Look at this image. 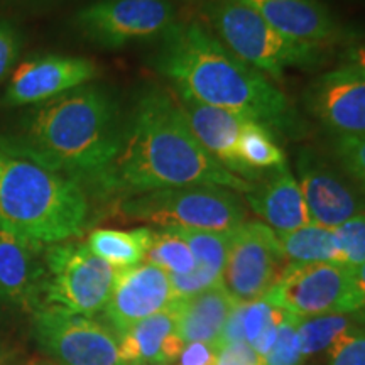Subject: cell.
I'll list each match as a JSON object with an SVG mask.
<instances>
[{"label": "cell", "mask_w": 365, "mask_h": 365, "mask_svg": "<svg viewBox=\"0 0 365 365\" xmlns=\"http://www.w3.org/2000/svg\"><path fill=\"white\" fill-rule=\"evenodd\" d=\"M95 185L105 195L125 198L191 185L222 186L242 195L254 188L196 140L178 100L161 90L137 102L117 156Z\"/></svg>", "instance_id": "1"}, {"label": "cell", "mask_w": 365, "mask_h": 365, "mask_svg": "<svg viewBox=\"0 0 365 365\" xmlns=\"http://www.w3.org/2000/svg\"><path fill=\"white\" fill-rule=\"evenodd\" d=\"M154 66L176 90L198 102L259 122L279 134H303V124L286 95L198 22H173L163 34Z\"/></svg>", "instance_id": "2"}, {"label": "cell", "mask_w": 365, "mask_h": 365, "mask_svg": "<svg viewBox=\"0 0 365 365\" xmlns=\"http://www.w3.org/2000/svg\"><path fill=\"white\" fill-rule=\"evenodd\" d=\"M14 144L76 181L95 182L122 140L117 105L97 86H80L26 113Z\"/></svg>", "instance_id": "3"}, {"label": "cell", "mask_w": 365, "mask_h": 365, "mask_svg": "<svg viewBox=\"0 0 365 365\" xmlns=\"http://www.w3.org/2000/svg\"><path fill=\"white\" fill-rule=\"evenodd\" d=\"M90 205L80 182L0 137V228L36 245L83 234Z\"/></svg>", "instance_id": "4"}, {"label": "cell", "mask_w": 365, "mask_h": 365, "mask_svg": "<svg viewBox=\"0 0 365 365\" xmlns=\"http://www.w3.org/2000/svg\"><path fill=\"white\" fill-rule=\"evenodd\" d=\"M210 19L237 58L276 80L289 68H312L319 61V46L277 33L242 0H218L210 9Z\"/></svg>", "instance_id": "5"}, {"label": "cell", "mask_w": 365, "mask_h": 365, "mask_svg": "<svg viewBox=\"0 0 365 365\" xmlns=\"http://www.w3.org/2000/svg\"><path fill=\"white\" fill-rule=\"evenodd\" d=\"M122 212L134 220L163 228L232 232L245 222V207L235 191L213 185L180 186L127 198Z\"/></svg>", "instance_id": "6"}, {"label": "cell", "mask_w": 365, "mask_h": 365, "mask_svg": "<svg viewBox=\"0 0 365 365\" xmlns=\"http://www.w3.org/2000/svg\"><path fill=\"white\" fill-rule=\"evenodd\" d=\"M117 269L80 242L53 244L44 252L41 308L93 317L110 298Z\"/></svg>", "instance_id": "7"}, {"label": "cell", "mask_w": 365, "mask_h": 365, "mask_svg": "<svg viewBox=\"0 0 365 365\" xmlns=\"http://www.w3.org/2000/svg\"><path fill=\"white\" fill-rule=\"evenodd\" d=\"M262 298L299 318L318 314L357 317L362 308L352 267L335 262H289Z\"/></svg>", "instance_id": "8"}, {"label": "cell", "mask_w": 365, "mask_h": 365, "mask_svg": "<svg viewBox=\"0 0 365 365\" xmlns=\"http://www.w3.org/2000/svg\"><path fill=\"white\" fill-rule=\"evenodd\" d=\"M34 339L56 365H125L115 333L83 314L38 309Z\"/></svg>", "instance_id": "9"}, {"label": "cell", "mask_w": 365, "mask_h": 365, "mask_svg": "<svg viewBox=\"0 0 365 365\" xmlns=\"http://www.w3.org/2000/svg\"><path fill=\"white\" fill-rule=\"evenodd\" d=\"M276 232L262 222H244L232 230L222 284L237 301L262 298L287 266Z\"/></svg>", "instance_id": "10"}, {"label": "cell", "mask_w": 365, "mask_h": 365, "mask_svg": "<svg viewBox=\"0 0 365 365\" xmlns=\"http://www.w3.org/2000/svg\"><path fill=\"white\" fill-rule=\"evenodd\" d=\"M173 22L175 12L166 0H98L76 16L81 33L105 48L164 34Z\"/></svg>", "instance_id": "11"}, {"label": "cell", "mask_w": 365, "mask_h": 365, "mask_svg": "<svg viewBox=\"0 0 365 365\" xmlns=\"http://www.w3.org/2000/svg\"><path fill=\"white\" fill-rule=\"evenodd\" d=\"M298 175L308 213L317 225L336 228L365 213V196L352 178L314 150H299Z\"/></svg>", "instance_id": "12"}, {"label": "cell", "mask_w": 365, "mask_h": 365, "mask_svg": "<svg viewBox=\"0 0 365 365\" xmlns=\"http://www.w3.org/2000/svg\"><path fill=\"white\" fill-rule=\"evenodd\" d=\"M175 301L170 274L149 262L117 269L110 298L103 308L108 328L120 339L124 333L166 309Z\"/></svg>", "instance_id": "13"}, {"label": "cell", "mask_w": 365, "mask_h": 365, "mask_svg": "<svg viewBox=\"0 0 365 365\" xmlns=\"http://www.w3.org/2000/svg\"><path fill=\"white\" fill-rule=\"evenodd\" d=\"M307 105L335 137L365 135V78L346 63L308 86Z\"/></svg>", "instance_id": "14"}, {"label": "cell", "mask_w": 365, "mask_h": 365, "mask_svg": "<svg viewBox=\"0 0 365 365\" xmlns=\"http://www.w3.org/2000/svg\"><path fill=\"white\" fill-rule=\"evenodd\" d=\"M97 76L93 61L75 56L27 59L16 68L4 93L2 107L39 105L80 88Z\"/></svg>", "instance_id": "15"}, {"label": "cell", "mask_w": 365, "mask_h": 365, "mask_svg": "<svg viewBox=\"0 0 365 365\" xmlns=\"http://www.w3.org/2000/svg\"><path fill=\"white\" fill-rule=\"evenodd\" d=\"M178 103H180L186 122L200 144L222 164L232 175L242 180L255 182L261 180L259 173L250 171L242 164L239 158V139L245 120L237 113L223 108L212 107L178 90Z\"/></svg>", "instance_id": "16"}, {"label": "cell", "mask_w": 365, "mask_h": 365, "mask_svg": "<svg viewBox=\"0 0 365 365\" xmlns=\"http://www.w3.org/2000/svg\"><path fill=\"white\" fill-rule=\"evenodd\" d=\"M244 196L252 212L276 234L293 232L313 223L299 182L286 164L264 173L261 180L254 182L252 191Z\"/></svg>", "instance_id": "17"}, {"label": "cell", "mask_w": 365, "mask_h": 365, "mask_svg": "<svg viewBox=\"0 0 365 365\" xmlns=\"http://www.w3.org/2000/svg\"><path fill=\"white\" fill-rule=\"evenodd\" d=\"M41 247L0 228V298L33 313L41 308L44 279Z\"/></svg>", "instance_id": "18"}, {"label": "cell", "mask_w": 365, "mask_h": 365, "mask_svg": "<svg viewBox=\"0 0 365 365\" xmlns=\"http://www.w3.org/2000/svg\"><path fill=\"white\" fill-rule=\"evenodd\" d=\"M269 26L299 43H328L339 38V26L314 0H242Z\"/></svg>", "instance_id": "19"}, {"label": "cell", "mask_w": 365, "mask_h": 365, "mask_svg": "<svg viewBox=\"0 0 365 365\" xmlns=\"http://www.w3.org/2000/svg\"><path fill=\"white\" fill-rule=\"evenodd\" d=\"M185 349L176 331L175 301L163 312L135 323L118 339L125 365H171Z\"/></svg>", "instance_id": "20"}, {"label": "cell", "mask_w": 365, "mask_h": 365, "mask_svg": "<svg viewBox=\"0 0 365 365\" xmlns=\"http://www.w3.org/2000/svg\"><path fill=\"white\" fill-rule=\"evenodd\" d=\"M188 244L196 267L188 274H170L175 299H188L210 287L222 284L232 232H208L193 228H170Z\"/></svg>", "instance_id": "21"}, {"label": "cell", "mask_w": 365, "mask_h": 365, "mask_svg": "<svg viewBox=\"0 0 365 365\" xmlns=\"http://www.w3.org/2000/svg\"><path fill=\"white\" fill-rule=\"evenodd\" d=\"M237 303L239 301L223 284L210 287L188 299H175L178 335L185 345L203 341L218 349L220 333Z\"/></svg>", "instance_id": "22"}, {"label": "cell", "mask_w": 365, "mask_h": 365, "mask_svg": "<svg viewBox=\"0 0 365 365\" xmlns=\"http://www.w3.org/2000/svg\"><path fill=\"white\" fill-rule=\"evenodd\" d=\"M153 230L148 227L135 230H110L97 228L88 235V249L115 269H125L140 264L145 259Z\"/></svg>", "instance_id": "23"}, {"label": "cell", "mask_w": 365, "mask_h": 365, "mask_svg": "<svg viewBox=\"0 0 365 365\" xmlns=\"http://www.w3.org/2000/svg\"><path fill=\"white\" fill-rule=\"evenodd\" d=\"M276 235L287 262L341 264L333 228L309 223V225L296 228L293 232H284V234Z\"/></svg>", "instance_id": "24"}, {"label": "cell", "mask_w": 365, "mask_h": 365, "mask_svg": "<svg viewBox=\"0 0 365 365\" xmlns=\"http://www.w3.org/2000/svg\"><path fill=\"white\" fill-rule=\"evenodd\" d=\"M239 158L250 171L266 173L286 164V156L274 140L272 130L254 120H245L239 139Z\"/></svg>", "instance_id": "25"}, {"label": "cell", "mask_w": 365, "mask_h": 365, "mask_svg": "<svg viewBox=\"0 0 365 365\" xmlns=\"http://www.w3.org/2000/svg\"><path fill=\"white\" fill-rule=\"evenodd\" d=\"M359 322L360 319L354 314H318L298 318L296 335L303 359L330 349L340 339L341 333Z\"/></svg>", "instance_id": "26"}, {"label": "cell", "mask_w": 365, "mask_h": 365, "mask_svg": "<svg viewBox=\"0 0 365 365\" xmlns=\"http://www.w3.org/2000/svg\"><path fill=\"white\" fill-rule=\"evenodd\" d=\"M145 262L154 264L168 274H188L196 267L195 255L188 244L170 228L153 232Z\"/></svg>", "instance_id": "27"}, {"label": "cell", "mask_w": 365, "mask_h": 365, "mask_svg": "<svg viewBox=\"0 0 365 365\" xmlns=\"http://www.w3.org/2000/svg\"><path fill=\"white\" fill-rule=\"evenodd\" d=\"M298 318L296 314L284 312L277 330V339L274 341L272 349L262 359V365H301L303 364V355L299 352L298 335Z\"/></svg>", "instance_id": "28"}, {"label": "cell", "mask_w": 365, "mask_h": 365, "mask_svg": "<svg viewBox=\"0 0 365 365\" xmlns=\"http://www.w3.org/2000/svg\"><path fill=\"white\" fill-rule=\"evenodd\" d=\"M341 264L357 267L365 262V213L333 228Z\"/></svg>", "instance_id": "29"}, {"label": "cell", "mask_w": 365, "mask_h": 365, "mask_svg": "<svg viewBox=\"0 0 365 365\" xmlns=\"http://www.w3.org/2000/svg\"><path fill=\"white\" fill-rule=\"evenodd\" d=\"M333 149L341 170L352 178L365 196V135L335 137Z\"/></svg>", "instance_id": "30"}, {"label": "cell", "mask_w": 365, "mask_h": 365, "mask_svg": "<svg viewBox=\"0 0 365 365\" xmlns=\"http://www.w3.org/2000/svg\"><path fill=\"white\" fill-rule=\"evenodd\" d=\"M328 365H365V323H355L330 346Z\"/></svg>", "instance_id": "31"}, {"label": "cell", "mask_w": 365, "mask_h": 365, "mask_svg": "<svg viewBox=\"0 0 365 365\" xmlns=\"http://www.w3.org/2000/svg\"><path fill=\"white\" fill-rule=\"evenodd\" d=\"M284 309L274 307L267 299L259 298L244 303V335L245 341L252 346L254 341L274 323H279Z\"/></svg>", "instance_id": "32"}, {"label": "cell", "mask_w": 365, "mask_h": 365, "mask_svg": "<svg viewBox=\"0 0 365 365\" xmlns=\"http://www.w3.org/2000/svg\"><path fill=\"white\" fill-rule=\"evenodd\" d=\"M19 54V36L7 21L0 19V81L11 73Z\"/></svg>", "instance_id": "33"}, {"label": "cell", "mask_w": 365, "mask_h": 365, "mask_svg": "<svg viewBox=\"0 0 365 365\" xmlns=\"http://www.w3.org/2000/svg\"><path fill=\"white\" fill-rule=\"evenodd\" d=\"M220 350L212 344L193 341L185 345L182 352L178 357V365H217Z\"/></svg>", "instance_id": "34"}, {"label": "cell", "mask_w": 365, "mask_h": 365, "mask_svg": "<svg viewBox=\"0 0 365 365\" xmlns=\"http://www.w3.org/2000/svg\"><path fill=\"white\" fill-rule=\"evenodd\" d=\"M217 365H262V359L247 341L228 345L218 354Z\"/></svg>", "instance_id": "35"}, {"label": "cell", "mask_w": 365, "mask_h": 365, "mask_svg": "<svg viewBox=\"0 0 365 365\" xmlns=\"http://www.w3.org/2000/svg\"><path fill=\"white\" fill-rule=\"evenodd\" d=\"M346 65L355 68L365 78V44H354L346 49Z\"/></svg>", "instance_id": "36"}, {"label": "cell", "mask_w": 365, "mask_h": 365, "mask_svg": "<svg viewBox=\"0 0 365 365\" xmlns=\"http://www.w3.org/2000/svg\"><path fill=\"white\" fill-rule=\"evenodd\" d=\"M352 271H354L355 284H357V289L360 294V301H362V308H360L357 318L362 323H365V262L360 264L357 267H352Z\"/></svg>", "instance_id": "37"}, {"label": "cell", "mask_w": 365, "mask_h": 365, "mask_svg": "<svg viewBox=\"0 0 365 365\" xmlns=\"http://www.w3.org/2000/svg\"><path fill=\"white\" fill-rule=\"evenodd\" d=\"M0 365H2V350H0Z\"/></svg>", "instance_id": "38"}]
</instances>
